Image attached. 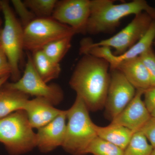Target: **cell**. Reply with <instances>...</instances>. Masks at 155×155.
Returning <instances> with one entry per match:
<instances>
[{
    "label": "cell",
    "instance_id": "obj_1",
    "mask_svg": "<svg viewBox=\"0 0 155 155\" xmlns=\"http://www.w3.org/2000/svg\"><path fill=\"white\" fill-rule=\"evenodd\" d=\"M110 81V66L104 59L84 54L78 61L69 81L89 111L104 107Z\"/></svg>",
    "mask_w": 155,
    "mask_h": 155
},
{
    "label": "cell",
    "instance_id": "obj_2",
    "mask_svg": "<svg viewBox=\"0 0 155 155\" xmlns=\"http://www.w3.org/2000/svg\"><path fill=\"white\" fill-rule=\"evenodd\" d=\"M113 0H91V12L86 32L96 35L113 32L124 17L147 12L155 20V8L145 0L115 4Z\"/></svg>",
    "mask_w": 155,
    "mask_h": 155
},
{
    "label": "cell",
    "instance_id": "obj_3",
    "mask_svg": "<svg viewBox=\"0 0 155 155\" xmlns=\"http://www.w3.org/2000/svg\"><path fill=\"white\" fill-rule=\"evenodd\" d=\"M89 111L83 100L77 95L73 104L67 110L68 122L62 147L71 154L86 155L89 146L97 137Z\"/></svg>",
    "mask_w": 155,
    "mask_h": 155
},
{
    "label": "cell",
    "instance_id": "obj_4",
    "mask_svg": "<svg viewBox=\"0 0 155 155\" xmlns=\"http://www.w3.org/2000/svg\"><path fill=\"white\" fill-rule=\"evenodd\" d=\"M24 110L0 119V143L10 154L19 155L37 147V136L34 132Z\"/></svg>",
    "mask_w": 155,
    "mask_h": 155
},
{
    "label": "cell",
    "instance_id": "obj_5",
    "mask_svg": "<svg viewBox=\"0 0 155 155\" xmlns=\"http://www.w3.org/2000/svg\"><path fill=\"white\" fill-rule=\"evenodd\" d=\"M1 6L5 21L1 32V46L11 67V79L15 82L20 78L19 64L24 50V28L8 1H1Z\"/></svg>",
    "mask_w": 155,
    "mask_h": 155
},
{
    "label": "cell",
    "instance_id": "obj_6",
    "mask_svg": "<svg viewBox=\"0 0 155 155\" xmlns=\"http://www.w3.org/2000/svg\"><path fill=\"white\" fill-rule=\"evenodd\" d=\"M154 20L147 12H142L135 15L125 28L110 38L97 42H94L89 38L83 39L80 43L79 52L94 47L106 46L114 48L115 55H122L144 36Z\"/></svg>",
    "mask_w": 155,
    "mask_h": 155
},
{
    "label": "cell",
    "instance_id": "obj_7",
    "mask_svg": "<svg viewBox=\"0 0 155 155\" xmlns=\"http://www.w3.org/2000/svg\"><path fill=\"white\" fill-rule=\"evenodd\" d=\"M76 34L73 28L51 17H36L24 28V50L33 52L52 42Z\"/></svg>",
    "mask_w": 155,
    "mask_h": 155
},
{
    "label": "cell",
    "instance_id": "obj_8",
    "mask_svg": "<svg viewBox=\"0 0 155 155\" xmlns=\"http://www.w3.org/2000/svg\"><path fill=\"white\" fill-rule=\"evenodd\" d=\"M4 86L35 97L43 98L54 106L59 104L64 99V93L59 85L48 84L39 75L29 53L27 54V62L22 77L15 82L6 83Z\"/></svg>",
    "mask_w": 155,
    "mask_h": 155
},
{
    "label": "cell",
    "instance_id": "obj_9",
    "mask_svg": "<svg viewBox=\"0 0 155 155\" xmlns=\"http://www.w3.org/2000/svg\"><path fill=\"white\" fill-rule=\"evenodd\" d=\"M137 90L117 69H110V81L105 104V116L111 121L130 102Z\"/></svg>",
    "mask_w": 155,
    "mask_h": 155
},
{
    "label": "cell",
    "instance_id": "obj_10",
    "mask_svg": "<svg viewBox=\"0 0 155 155\" xmlns=\"http://www.w3.org/2000/svg\"><path fill=\"white\" fill-rule=\"evenodd\" d=\"M90 12L91 0H63L58 1L51 17L84 34Z\"/></svg>",
    "mask_w": 155,
    "mask_h": 155
},
{
    "label": "cell",
    "instance_id": "obj_11",
    "mask_svg": "<svg viewBox=\"0 0 155 155\" xmlns=\"http://www.w3.org/2000/svg\"><path fill=\"white\" fill-rule=\"evenodd\" d=\"M144 91L137 90L132 101L111 123L124 126L134 133L139 131L151 117L142 100Z\"/></svg>",
    "mask_w": 155,
    "mask_h": 155
},
{
    "label": "cell",
    "instance_id": "obj_12",
    "mask_svg": "<svg viewBox=\"0 0 155 155\" xmlns=\"http://www.w3.org/2000/svg\"><path fill=\"white\" fill-rule=\"evenodd\" d=\"M67 110H63L59 116L45 126L38 129L37 147L43 153H48L62 146L66 135Z\"/></svg>",
    "mask_w": 155,
    "mask_h": 155
},
{
    "label": "cell",
    "instance_id": "obj_13",
    "mask_svg": "<svg viewBox=\"0 0 155 155\" xmlns=\"http://www.w3.org/2000/svg\"><path fill=\"white\" fill-rule=\"evenodd\" d=\"M23 110L31 127L38 129L51 122L63 111L55 108L48 100L41 97L28 100Z\"/></svg>",
    "mask_w": 155,
    "mask_h": 155
},
{
    "label": "cell",
    "instance_id": "obj_14",
    "mask_svg": "<svg viewBox=\"0 0 155 155\" xmlns=\"http://www.w3.org/2000/svg\"><path fill=\"white\" fill-rule=\"evenodd\" d=\"M119 70L136 90H146L151 87L149 74L139 57L125 60L114 68Z\"/></svg>",
    "mask_w": 155,
    "mask_h": 155
},
{
    "label": "cell",
    "instance_id": "obj_15",
    "mask_svg": "<svg viewBox=\"0 0 155 155\" xmlns=\"http://www.w3.org/2000/svg\"><path fill=\"white\" fill-rule=\"evenodd\" d=\"M94 128L97 136L124 150L134 134L124 126L113 123L104 127L98 126L94 123Z\"/></svg>",
    "mask_w": 155,
    "mask_h": 155
},
{
    "label": "cell",
    "instance_id": "obj_16",
    "mask_svg": "<svg viewBox=\"0 0 155 155\" xmlns=\"http://www.w3.org/2000/svg\"><path fill=\"white\" fill-rule=\"evenodd\" d=\"M28 100V95L3 86L0 89V119L23 110Z\"/></svg>",
    "mask_w": 155,
    "mask_h": 155
},
{
    "label": "cell",
    "instance_id": "obj_17",
    "mask_svg": "<svg viewBox=\"0 0 155 155\" xmlns=\"http://www.w3.org/2000/svg\"><path fill=\"white\" fill-rule=\"evenodd\" d=\"M155 38V20L152 22L149 28L144 36L138 41L134 45L119 56H114L110 68H114L120 62L128 59L137 58L145 52L152 48Z\"/></svg>",
    "mask_w": 155,
    "mask_h": 155
},
{
    "label": "cell",
    "instance_id": "obj_18",
    "mask_svg": "<svg viewBox=\"0 0 155 155\" xmlns=\"http://www.w3.org/2000/svg\"><path fill=\"white\" fill-rule=\"evenodd\" d=\"M32 53V61L39 75L46 83L59 77L61 71L60 64L48 58L41 50Z\"/></svg>",
    "mask_w": 155,
    "mask_h": 155
},
{
    "label": "cell",
    "instance_id": "obj_19",
    "mask_svg": "<svg viewBox=\"0 0 155 155\" xmlns=\"http://www.w3.org/2000/svg\"><path fill=\"white\" fill-rule=\"evenodd\" d=\"M72 37H67L52 42L41 50L51 60L59 64L71 48Z\"/></svg>",
    "mask_w": 155,
    "mask_h": 155
},
{
    "label": "cell",
    "instance_id": "obj_20",
    "mask_svg": "<svg viewBox=\"0 0 155 155\" xmlns=\"http://www.w3.org/2000/svg\"><path fill=\"white\" fill-rule=\"evenodd\" d=\"M153 147L140 131L133 134L123 155H150Z\"/></svg>",
    "mask_w": 155,
    "mask_h": 155
},
{
    "label": "cell",
    "instance_id": "obj_21",
    "mask_svg": "<svg viewBox=\"0 0 155 155\" xmlns=\"http://www.w3.org/2000/svg\"><path fill=\"white\" fill-rule=\"evenodd\" d=\"M124 150L115 145L97 137L87 148L86 154L123 155Z\"/></svg>",
    "mask_w": 155,
    "mask_h": 155
},
{
    "label": "cell",
    "instance_id": "obj_22",
    "mask_svg": "<svg viewBox=\"0 0 155 155\" xmlns=\"http://www.w3.org/2000/svg\"><path fill=\"white\" fill-rule=\"evenodd\" d=\"M25 5L38 18L51 17L57 0H25Z\"/></svg>",
    "mask_w": 155,
    "mask_h": 155
},
{
    "label": "cell",
    "instance_id": "obj_23",
    "mask_svg": "<svg viewBox=\"0 0 155 155\" xmlns=\"http://www.w3.org/2000/svg\"><path fill=\"white\" fill-rule=\"evenodd\" d=\"M11 3L20 18L23 28L36 18L35 15L25 5L24 2L20 0H12Z\"/></svg>",
    "mask_w": 155,
    "mask_h": 155
},
{
    "label": "cell",
    "instance_id": "obj_24",
    "mask_svg": "<svg viewBox=\"0 0 155 155\" xmlns=\"http://www.w3.org/2000/svg\"><path fill=\"white\" fill-rule=\"evenodd\" d=\"M149 74L151 87H155V53L151 48L139 56Z\"/></svg>",
    "mask_w": 155,
    "mask_h": 155
},
{
    "label": "cell",
    "instance_id": "obj_25",
    "mask_svg": "<svg viewBox=\"0 0 155 155\" xmlns=\"http://www.w3.org/2000/svg\"><path fill=\"white\" fill-rule=\"evenodd\" d=\"M153 148H155V117L151 116L140 130Z\"/></svg>",
    "mask_w": 155,
    "mask_h": 155
},
{
    "label": "cell",
    "instance_id": "obj_26",
    "mask_svg": "<svg viewBox=\"0 0 155 155\" xmlns=\"http://www.w3.org/2000/svg\"><path fill=\"white\" fill-rule=\"evenodd\" d=\"M143 96L145 105L151 114L155 110V87H152L144 91Z\"/></svg>",
    "mask_w": 155,
    "mask_h": 155
},
{
    "label": "cell",
    "instance_id": "obj_27",
    "mask_svg": "<svg viewBox=\"0 0 155 155\" xmlns=\"http://www.w3.org/2000/svg\"><path fill=\"white\" fill-rule=\"evenodd\" d=\"M11 68L5 54L0 46V78L5 76H11Z\"/></svg>",
    "mask_w": 155,
    "mask_h": 155
},
{
    "label": "cell",
    "instance_id": "obj_28",
    "mask_svg": "<svg viewBox=\"0 0 155 155\" xmlns=\"http://www.w3.org/2000/svg\"><path fill=\"white\" fill-rule=\"evenodd\" d=\"M10 77H11V76L8 75V76H5V77L0 78V89L2 87L4 84L6 83V81H7V80Z\"/></svg>",
    "mask_w": 155,
    "mask_h": 155
},
{
    "label": "cell",
    "instance_id": "obj_29",
    "mask_svg": "<svg viewBox=\"0 0 155 155\" xmlns=\"http://www.w3.org/2000/svg\"><path fill=\"white\" fill-rule=\"evenodd\" d=\"M2 21L1 17H0V46H1V32H2Z\"/></svg>",
    "mask_w": 155,
    "mask_h": 155
},
{
    "label": "cell",
    "instance_id": "obj_30",
    "mask_svg": "<svg viewBox=\"0 0 155 155\" xmlns=\"http://www.w3.org/2000/svg\"><path fill=\"white\" fill-rule=\"evenodd\" d=\"M151 116H153V117H155V110L151 113Z\"/></svg>",
    "mask_w": 155,
    "mask_h": 155
},
{
    "label": "cell",
    "instance_id": "obj_31",
    "mask_svg": "<svg viewBox=\"0 0 155 155\" xmlns=\"http://www.w3.org/2000/svg\"><path fill=\"white\" fill-rule=\"evenodd\" d=\"M150 155H155V148L153 149V151L152 152Z\"/></svg>",
    "mask_w": 155,
    "mask_h": 155
},
{
    "label": "cell",
    "instance_id": "obj_32",
    "mask_svg": "<svg viewBox=\"0 0 155 155\" xmlns=\"http://www.w3.org/2000/svg\"><path fill=\"white\" fill-rule=\"evenodd\" d=\"M2 11V6H1V1H0V11Z\"/></svg>",
    "mask_w": 155,
    "mask_h": 155
},
{
    "label": "cell",
    "instance_id": "obj_33",
    "mask_svg": "<svg viewBox=\"0 0 155 155\" xmlns=\"http://www.w3.org/2000/svg\"><path fill=\"white\" fill-rule=\"evenodd\" d=\"M153 45H154L155 46V38L154 40L153 43Z\"/></svg>",
    "mask_w": 155,
    "mask_h": 155
}]
</instances>
